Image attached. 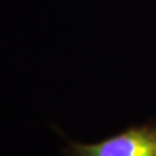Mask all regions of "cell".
Segmentation results:
<instances>
[{
    "label": "cell",
    "instance_id": "cell-1",
    "mask_svg": "<svg viewBox=\"0 0 156 156\" xmlns=\"http://www.w3.org/2000/svg\"><path fill=\"white\" fill-rule=\"evenodd\" d=\"M65 156H156V122L128 126L96 142L66 140Z\"/></svg>",
    "mask_w": 156,
    "mask_h": 156
}]
</instances>
